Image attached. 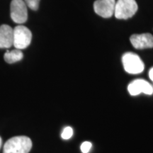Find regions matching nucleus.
<instances>
[{
  "label": "nucleus",
  "mask_w": 153,
  "mask_h": 153,
  "mask_svg": "<svg viewBox=\"0 0 153 153\" xmlns=\"http://www.w3.org/2000/svg\"><path fill=\"white\" fill-rule=\"evenodd\" d=\"M13 30H14L13 45L15 48L22 51L29 46L32 39V33L27 27L19 25L16 26Z\"/></svg>",
  "instance_id": "obj_4"
},
{
  "label": "nucleus",
  "mask_w": 153,
  "mask_h": 153,
  "mask_svg": "<svg viewBox=\"0 0 153 153\" xmlns=\"http://www.w3.org/2000/svg\"><path fill=\"white\" fill-rule=\"evenodd\" d=\"M128 91L131 96H137L142 93L147 95H152L153 87L146 80L137 79L129 84Z\"/></svg>",
  "instance_id": "obj_7"
},
{
  "label": "nucleus",
  "mask_w": 153,
  "mask_h": 153,
  "mask_svg": "<svg viewBox=\"0 0 153 153\" xmlns=\"http://www.w3.org/2000/svg\"><path fill=\"white\" fill-rule=\"evenodd\" d=\"M14 30L11 26L4 24L0 26V48H9L13 45Z\"/></svg>",
  "instance_id": "obj_9"
},
{
  "label": "nucleus",
  "mask_w": 153,
  "mask_h": 153,
  "mask_svg": "<svg viewBox=\"0 0 153 153\" xmlns=\"http://www.w3.org/2000/svg\"><path fill=\"white\" fill-rule=\"evenodd\" d=\"M27 7L33 11L38 10L39 7L40 0H24Z\"/></svg>",
  "instance_id": "obj_11"
},
{
  "label": "nucleus",
  "mask_w": 153,
  "mask_h": 153,
  "mask_svg": "<svg viewBox=\"0 0 153 153\" xmlns=\"http://www.w3.org/2000/svg\"><path fill=\"white\" fill-rule=\"evenodd\" d=\"M72 135H73V129L70 126H68L63 129L62 134H61V137L64 140H69L71 138Z\"/></svg>",
  "instance_id": "obj_12"
},
{
  "label": "nucleus",
  "mask_w": 153,
  "mask_h": 153,
  "mask_svg": "<svg viewBox=\"0 0 153 153\" xmlns=\"http://www.w3.org/2000/svg\"><path fill=\"white\" fill-rule=\"evenodd\" d=\"M115 0H97L94 3L95 13L103 18H111L114 14Z\"/></svg>",
  "instance_id": "obj_6"
},
{
  "label": "nucleus",
  "mask_w": 153,
  "mask_h": 153,
  "mask_svg": "<svg viewBox=\"0 0 153 153\" xmlns=\"http://www.w3.org/2000/svg\"><path fill=\"white\" fill-rule=\"evenodd\" d=\"M32 141L27 136H14L4 145L3 153H28L31 150Z\"/></svg>",
  "instance_id": "obj_1"
},
{
  "label": "nucleus",
  "mask_w": 153,
  "mask_h": 153,
  "mask_svg": "<svg viewBox=\"0 0 153 153\" xmlns=\"http://www.w3.org/2000/svg\"><path fill=\"white\" fill-rule=\"evenodd\" d=\"M130 41L135 49L143 50L153 48V36L150 33L133 34L130 38Z\"/></svg>",
  "instance_id": "obj_8"
},
{
  "label": "nucleus",
  "mask_w": 153,
  "mask_h": 153,
  "mask_svg": "<svg viewBox=\"0 0 153 153\" xmlns=\"http://www.w3.org/2000/svg\"><path fill=\"white\" fill-rule=\"evenodd\" d=\"M122 62L124 70L131 74H140L143 72L145 65L138 55L133 53H126L122 56Z\"/></svg>",
  "instance_id": "obj_3"
},
{
  "label": "nucleus",
  "mask_w": 153,
  "mask_h": 153,
  "mask_svg": "<svg viewBox=\"0 0 153 153\" xmlns=\"http://www.w3.org/2000/svg\"><path fill=\"white\" fill-rule=\"evenodd\" d=\"M148 74H149V77H150V79L152 80V82H153V67L150 70Z\"/></svg>",
  "instance_id": "obj_14"
},
{
  "label": "nucleus",
  "mask_w": 153,
  "mask_h": 153,
  "mask_svg": "<svg viewBox=\"0 0 153 153\" xmlns=\"http://www.w3.org/2000/svg\"><path fill=\"white\" fill-rule=\"evenodd\" d=\"M1 143H2V140H1V137H0V148H1Z\"/></svg>",
  "instance_id": "obj_15"
},
{
  "label": "nucleus",
  "mask_w": 153,
  "mask_h": 153,
  "mask_svg": "<svg viewBox=\"0 0 153 153\" xmlns=\"http://www.w3.org/2000/svg\"><path fill=\"white\" fill-rule=\"evenodd\" d=\"M91 147H92V144L89 141H85L82 143V144L80 146V150H81L82 153H88L90 151Z\"/></svg>",
  "instance_id": "obj_13"
},
{
  "label": "nucleus",
  "mask_w": 153,
  "mask_h": 153,
  "mask_svg": "<svg viewBox=\"0 0 153 153\" xmlns=\"http://www.w3.org/2000/svg\"><path fill=\"white\" fill-rule=\"evenodd\" d=\"M24 57V54L21 50L14 49L12 51H7L4 53V60L9 64H12L22 60Z\"/></svg>",
  "instance_id": "obj_10"
},
{
  "label": "nucleus",
  "mask_w": 153,
  "mask_h": 153,
  "mask_svg": "<svg viewBox=\"0 0 153 153\" xmlns=\"http://www.w3.org/2000/svg\"><path fill=\"white\" fill-rule=\"evenodd\" d=\"M11 18L14 23L24 24L28 19L27 6L24 0H12L10 6Z\"/></svg>",
  "instance_id": "obj_5"
},
{
  "label": "nucleus",
  "mask_w": 153,
  "mask_h": 153,
  "mask_svg": "<svg viewBox=\"0 0 153 153\" xmlns=\"http://www.w3.org/2000/svg\"><path fill=\"white\" fill-rule=\"evenodd\" d=\"M138 9L135 0H118L116 1L114 16L118 19H128L133 17Z\"/></svg>",
  "instance_id": "obj_2"
}]
</instances>
